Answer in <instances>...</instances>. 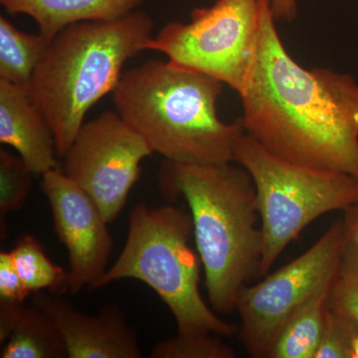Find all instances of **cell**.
I'll list each match as a JSON object with an SVG mask.
<instances>
[{
    "label": "cell",
    "instance_id": "6da1fadb",
    "mask_svg": "<svg viewBox=\"0 0 358 358\" xmlns=\"http://www.w3.org/2000/svg\"><path fill=\"white\" fill-rule=\"evenodd\" d=\"M271 0H262L258 62L240 96L245 133L282 160L358 178V83L307 69L282 43Z\"/></svg>",
    "mask_w": 358,
    "mask_h": 358
},
{
    "label": "cell",
    "instance_id": "7a4b0ae2",
    "mask_svg": "<svg viewBox=\"0 0 358 358\" xmlns=\"http://www.w3.org/2000/svg\"><path fill=\"white\" fill-rule=\"evenodd\" d=\"M233 164L166 160L159 173L164 196L182 197L189 206L209 301L222 315L236 310L240 292L258 277L263 249L253 179Z\"/></svg>",
    "mask_w": 358,
    "mask_h": 358
},
{
    "label": "cell",
    "instance_id": "3957f363",
    "mask_svg": "<svg viewBox=\"0 0 358 358\" xmlns=\"http://www.w3.org/2000/svg\"><path fill=\"white\" fill-rule=\"evenodd\" d=\"M223 86L201 73L152 60L124 72L113 98L117 114L166 160L224 164L234 162L245 129L242 117L231 124L219 119Z\"/></svg>",
    "mask_w": 358,
    "mask_h": 358
},
{
    "label": "cell",
    "instance_id": "277c9868",
    "mask_svg": "<svg viewBox=\"0 0 358 358\" xmlns=\"http://www.w3.org/2000/svg\"><path fill=\"white\" fill-rule=\"evenodd\" d=\"M154 21L140 10L120 20L68 26L51 40L28 93L64 159L85 117L114 92L127 61L147 50Z\"/></svg>",
    "mask_w": 358,
    "mask_h": 358
},
{
    "label": "cell",
    "instance_id": "5b68a950",
    "mask_svg": "<svg viewBox=\"0 0 358 358\" xmlns=\"http://www.w3.org/2000/svg\"><path fill=\"white\" fill-rule=\"evenodd\" d=\"M192 235L190 212L171 205H136L121 254L92 289L122 279L138 280L171 310L178 333L235 336L239 327L220 319L200 294L202 263L199 251L192 248Z\"/></svg>",
    "mask_w": 358,
    "mask_h": 358
},
{
    "label": "cell",
    "instance_id": "8992f818",
    "mask_svg": "<svg viewBox=\"0 0 358 358\" xmlns=\"http://www.w3.org/2000/svg\"><path fill=\"white\" fill-rule=\"evenodd\" d=\"M234 164L248 171L256 188L263 234L258 277H265L285 249L320 216L345 211L358 200V178L291 164L245 133Z\"/></svg>",
    "mask_w": 358,
    "mask_h": 358
},
{
    "label": "cell",
    "instance_id": "52a82bcc",
    "mask_svg": "<svg viewBox=\"0 0 358 358\" xmlns=\"http://www.w3.org/2000/svg\"><path fill=\"white\" fill-rule=\"evenodd\" d=\"M261 6L262 0H216L196 7L189 22L164 26L147 50L164 54L174 67L214 78L243 96L258 62Z\"/></svg>",
    "mask_w": 358,
    "mask_h": 358
},
{
    "label": "cell",
    "instance_id": "ba28073f",
    "mask_svg": "<svg viewBox=\"0 0 358 358\" xmlns=\"http://www.w3.org/2000/svg\"><path fill=\"white\" fill-rule=\"evenodd\" d=\"M348 239L343 220L291 263L240 292L236 310L240 338L252 357L268 358L280 329L300 306L333 284Z\"/></svg>",
    "mask_w": 358,
    "mask_h": 358
},
{
    "label": "cell",
    "instance_id": "9c48e42d",
    "mask_svg": "<svg viewBox=\"0 0 358 358\" xmlns=\"http://www.w3.org/2000/svg\"><path fill=\"white\" fill-rule=\"evenodd\" d=\"M152 154L143 136L117 112L109 110L85 122L65 155L63 171L110 223L140 178L141 162Z\"/></svg>",
    "mask_w": 358,
    "mask_h": 358
},
{
    "label": "cell",
    "instance_id": "30bf717a",
    "mask_svg": "<svg viewBox=\"0 0 358 358\" xmlns=\"http://www.w3.org/2000/svg\"><path fill=\"white\" fill-rule=\"evenodd\" d=\"M41 188L51 207L56 234L67 249L68 293L92 289L108 270L114 245L109 223L96 202L63 169L42 174Z\"/></svg>",
    "mask_w": 358,
    "mask_h": 358
},
{
    "label": "cell",
    "instance_id": "8fae6325",
    "mask_svg": "<svg viewBox=\"0 0 358 358\" xmlns=\"http://www.w3.org/2000/svg\"><path fill=\"white\" fill-rule=\"evenodd\" d=\"M59 296L38 292L32 306L57 327L68 358L143 357L136 333L119 307L106 305L98 315H90Z\"/></svg>",
    "mask_w": 358,
    "mask_h": 358
},
{
    "label": "cell",
    "instance_id": "7c38bea8",
    "mask_svg": "<svg viewBox=\"0 0 358 358\" xmlns=\"http://www.w3.org/2000/svg\"><path fill=\"white\" fill-rule=\"evenodd\" d=\"M0 143L17 152L33 174L57 169L55 140L27 90L0 81Z\"/></svg>",
    "mask_w": 358,
    "mask_h": 358
},
{
    "label": "cell",
    "instance_id": "4fadbf2b",
    "mask_svg": "<svg viewBox=\"0 0 358 358\" xmlns=\"http://www.w3.org/2000/svg\"><path fill=\"white\" fill-rule=\"evenodd\" d=\"M145 0H0L7 13L34 20L51 41L61 30L82 22L120 20L138 10Z\"/></svg>",
    "mask_w": 358,
    "mask_h": 358
},
{
    "label": "cell",
    "instance_id": "5bb4252c",
    "mask_svg": "<svg viewBox=\"0 0 358 358\" xmlns=\"http://www.w3.org/2000/svg\"><path fill=\"white\" fill-rule=\"evenodd\" d=\"M331 285L300 306L280 329L268 358H315L319 348Z\"/></svg>",
    "mask_w": 358,
    "mask_h": 358
},
{
    "label": "cell",
    "instance_id": "9a60e30c",
    "mask_svg": "<svg viewBox=\"0 0 358 358\" xmlns=\"http://www.w3.org/2000/svg\"><path fill=\"white\" fill-rule=\"evenodd\" d=\"M1 358L67 357L64 341L48 315L40 308H21L15 324L4 341Z\"/></svg>",
    "mask_w": 358,
    "mask_h": 358
},
{
    "label": "cell",
    "instance_id": "2e32d148",
    "mask_svg": "<svg viewBox=\"0 0 358 358\" xmlns=\"http://www.w3.org/2000/svg\"><path fill=\"white\" fill-rule=\"evenodd\" d=\"M50 42L40 32L21 31L3 15L0 16V81L28 91Z\"/></svg>",
    "mask_w": 358,
    "mask_h": 358
},
{
    "label": "cell",
    "instance_id": "e0dca14e",
    "mask_svg": "<svg viewBox=\"0 0 358 358\" xmlns=\"http://www.w3.org/2000/svg\"><path fill=\"white\" fill-rule=\"evenodd\" d=\"M14 265L30 294L48 289L52 294L67 292V271L52 262L43 247L32 235L20 237L11 250Z\"/></svg>",
    "mask_w": 358,
    "mask_h": 358
},
{
    "label": "cell",
    "instance_id": "ac0fdd59",
    "mask_svg": "<svg viewBox=\"0 0 358 358\" xmlns=\"http://www.w3.org/2000/svg\"><path fill=\"white\" fill-rule=\"evenodd\" d=\"M152 358H235L236 352L214 334H180L154 346Z\"/></svg>",
    "mask_w": 358,
    "mask_h": 358
},
{
    "label": "cell",
    "instance_id": "d6986e66",
    "mask_svg": "<svg viewBox=\"0 0 358 358\" xmlns=\"http://www.w3.org/2000/svg\"><path fill=\"white\" fill-rule=\"evenodd\" d=\"M327 307L358 324V247L348 241L334 277Z\"/></svg>",
    "mask_w": 358,
    "mask_h": 358
},
{
    "label": "cell",
    "instance_id": "ffe728a7",
    "mask_svg": "<svg viewBox=\"0 0 358 358\" xmlns=\"http://www.w3.org/2000/svg\"><path fill=\"white\" fill-rule=\"evenodd\" d=\"M31 171L20 157L0 150V217L20 210L31 189Z\"/></svg>",
    "mask_w": 358,
    "mask_h": 358
},
{
    "label": "cell",
    "instance_id": "44dd1931",
    "mask_svg": "<svg viewBox=\"0 0 358 358\" xmlns=\"http://www.w3.org/2000/svg\"><path fill=\"white\" fill-rule=\"evenodd\" d=\"M357 333L355 320L327 307L324 331L315 358H352V341Z\"/></svg>",
    "mask_w": 358,
    "mask_h": 358
},
{
    "label": "cell",
    "instance_id": "7402d4cb",
    "mask_svg": "<svg viewBox=\"0 0 358 358\" xmlns=\"http://www.w3.org/2000/svg\"><path fill=\"white\" fill-rule=\"evenodd\" d=\"M15 265L11 252H0V306H20L29 296Z\"/></svg>",
    "mask_w": 358,
    "mask_h": 358
},
{
    "label": "cell",
    "instance_id": "603a6c76",
    "mask_svg": "<svg viewBox=\"0 0 358 358\" xmlns=\"http://www.w3.org/2000/svg\"><path fill=\"white\" fill-rule=\"evenodd\" d=\"M343 213V225L346 239L358 247V200Z\"/></svg>",
    "mask_w": 358,
    "mask_h": 358
},
{
    "label": "cell",
    "instance_id": "cb8c5ba5",
    "mask_svg": "<svg viewBox=\"0 0 358 358\" xmlns=\"http://www.w3.org/2000/svg\"><path fill=\"white\" fill-rule=\"evenodd\" d=\"M275 21H293L298 16L296 0H271Z\"/></svg>",
    "mask_w": 358,
    "mask_h": 358
},
{
    "label": "cell",
    "instance_id": "d4e9b609",
    "mask_svg": "<svg viewBox=\"0 0 358 358\" xmlns=\"http://www.w3.org/2000/svg\"><path fill=\"white\" fill-rule=\"evenodd\" d=\"M352 358H358V333L355 336L352 345Z\"/></svg>",
    "mask_w": 358,
    "mask_h": 358
}]
</instances>
